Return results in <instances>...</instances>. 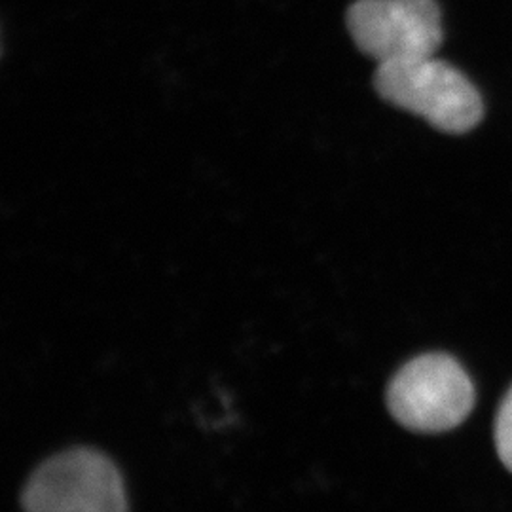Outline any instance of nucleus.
Returning <instances> with one entry per match:
<instances>
[{
	"label": "nucleus",
	"mask_w": 512,
	"mask_h": 512,
	"mask_svg": "<svg viewBox=\"0 0 512 512\" xmlns=\"http://www.w3.org/2000/svg\"><path fill=\"white\" fill-rule=\"evenodd\" d=\"M374 88L387 103L418 114L446 133H467L484 116L475 86L435 55L378 65Z\"/></svg>",
	"instance_id": "nucleus-1"
},
{
	"label": "nucleus",
	"mask_w": 512,
	"mask_h": 512,
	"mask_svg": "<svg viewBox=\"0 0 512 512\" xmlns=\"http://www.w3.org/2000/svg\"><path fill=\"white\" fill-rule=\"evenodd\" d=\"M387 406L410 431L442 433L467 420L475 406V385L454 357L427 353L393 376Z\"/></svg>",
	"instance_id": "nucleus-2"
},
{
	"label": "nucleus",
	"mask_w": 512,
	"mask_h": 512,
	"mask_svg": "<svg viewBox=\"0 0 512 512\" xmlns=\"http://www.w3.org/2000/svg\"><path fill=\"white\" fill-rule=\"evenodd\" d=\"M21 505L33 512L126 511L122 476L107 456L76 448L44 461L31 475Z\"/></svg>",
	"instance_id": "nucleus-3"
},
{
	"label": "nucleus",
	"mask_w": 512,
	"mask_h": 512,
	"mask_svg": "<svg viewBox=\"0 0 512 512\" xmlns=\"http://www.w3.org/2000/svg\"><path fill=\"white\" fill-rule=\"evenodd\" d=\"M357 48L382 63L437 54L442 44L435 0H359L348 12Z\"/></svg>",
	"instance_id": "nucleus-4"
},
{
	"label": "nucleus",
	"mask_w": 512,
	"mask_h": 512,
	"mask_svg": "<svg viewBox=\"0 0 512 512\" xmlns=\"http://www.w3.org/2000/svg\"><path fill=\"white\" fill-rule=\"evenodd\" d=\"M495 448H497V456L503 461V465L512 473V387L497 410Z\"/></svg>",
	"instance_id": "nucleus-5"
}]
</instances>
